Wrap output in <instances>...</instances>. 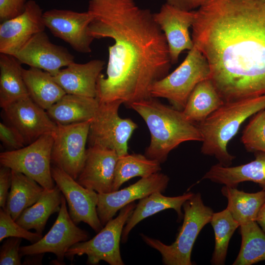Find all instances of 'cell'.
Here are the masks:
<instances>
[{
  "instance_id": "obj_19",
  "label": "cell",
  "mask_w": 265,
  "mask_h": 265,
  "mask_svg": "<svg viewBox=\"0 0 265 265\" xmlns=\"http://www.w3.org/2000/svg\"><path fill=\"white\" fill-rule=\"evenodd\" d=\"M118 158L113 150L89 146L86 149L84 163L76 181L82 186L98 193L112 192Z\"/></svg>"
},
{
  "instance_id": "obj_10",
  "label": "cell",
  "mask_w": 265,
  "mask_h": 265,
  "mask_svg": "<svg viewBox=\"0 0 265 265\" xmlns=\"http://www.w3.org/2000/svg\"><path fill=\"white\" fill-rule=\"evenodd\" d=\"M91 120L70 124H57L53 134L51 160L76 180L84 163Z\"/></svg>"
},
{
  "instance_id": "obj_37",
  "label": "cell",
  "mask_w": 265,
  "mask_h": 265,
  "mask_svg": "<svg viewBox=\"0 0 265 265\" xmlns=\"http://www.w3.org/2000/svg\"><path fill=\"white\" fill-rule=\"evenodd\" d=\"M25 0H0V20L1 22L12 19L23 12Z\"/></svg>"
},
{
  "instance_id": "obj_3",
  "label": "cell",
  "mask_w": 265,
  "mask_h": 265,
  "mask_svg": "<svg viewBox=\"0 0 265 265\" xmlns=\"http://www.w3.org/2000/svg\"><path fill=\"white\" fill-rule=\"evenodd\" d=\"M129 107L141 116L150 131L151 141L145 153L148 158L161 163L182 143L202 141L197 126L189 121L182 110L163 104L156 98L134 102Z\"/></svg>"
},
{
  "instance_id": "obj_29",
  "label": "cell",
  "mask_w": 265,
  "mask_h": 265,
  "mask_svg": "<svg viewBox=\"0 0 265 265\" xmlns=\"http://www.w3.org/2000/svg\"><path fill=\"white\" fill-rule=\"evenodd\" d=\"M228 200L227 209L239 226L256 221L259 211L265 202V190L254 193L245 192L237 187L226 186L221 190Z\"/></svg>"
},
{
  "instance_id": "obj_39",
  "label": "cell",
  "mask_w": 265,
  "mask_h": 265,
  "mask_svg": "<svg viewBox=\"0 0 265 265\" xmlns=\"http://www.w3.org/2000/svg\"><path fill=\"white\" fill-rule=\"evenodd\" d=\"M205 0H166L167 3L179 9L192 11L199 8Z\"/></svg>"
},
{
  "instance_id": "obj_20",
  "label": "cell",
  "mask_w": 265,
  "mask_h": 265,
  "mask_svg": "<svg viewBox=\"0 0 265 265\" xmlns=\"http://www.w3.org/2000/svg\"><path fill=\"white\" fill-rule=\"evenodd\" d=\"M105 62L94 59L85 63H71L53 76L66 94L96 98L97 82Z\"/></svg>"
},
{
  "instance_id": "obj_26",
  "label": "cell",
  "mask_w": 265,
  "mask_h": 265,
  "mask_svg": "<svg viewBox=\"0 0 265 265\" xmlns=\"http://www.w3.org/2000/svg\"><path fill=\"white\" fill-rule=\"evenodd\" d=\"M62 193L55 186L50 189H44L39 199L32 205L26 208L16 220L25 229H34L42 235L50 216L60 209Z\"/></svg>"
},
{
  "instance_id": "obj_36",
  "label": "cell",
  "mask_w": 265,
  "mask_h": 265,
  "mask_svg": "<svg viewBox=\"0 0 265 265\" xmlns=\"http://www.w3.org/2000/svg\"><path fill=\"white\" fill-rule=\"evenodd\" d=\"M0 140L9 150H15L24 147L26 140L19 131L10 124L0 123Z\"/></svg>"
},
{
  "instance_id": "obj_8",
  "label": "cell",
  "mask_w": 265,
  "mask_h": 265,
  "mask_svg": "<svg viewBox=\"0 0 265 265\" xmlns=\"http://www.w3.org/2000/svg\"><path fill=\"white\" fill-rule=\"evenodd\" d=\"M122 104L119 100L99 102L91 120L88 137L89 146L113 150L119 157L128 154V141L137 125L132 119L119 116Z\"/></svg>"
},
{
  "instance_id": "obj_41",
  "label": "cell",
  "mask_w": 265,
  "mask_h": 265,
  "mask_svg": "<svg viewBox=\"0 0 265 265\" xmlns=\"http://www.w3.org/2000/svg\"><path fill=\"white\" fill-rule=\"evenodd\" d=\"M256 221L265 233V202L259 211Z\"/></svg>"
},
{
  "instance_id": "obj_6",
  "label": "cell",
  "mask_w": 265,
  "mask_h": 265,
  "mask_svg": "<svg viewBox=\"0 0 265 265\" xmlns=\"http://www.w3.org/2000/svg\"><path fill=\"white\" fill-rule=\"evenodd\" d=\"M210 74L206 58L193 46L174 71L153 84L150 89L151 96L165 98L174 107L183 110L194 88L200 82L210 79Z\"/></svg>"
},
{
  "instance_id": "obj_33",
  "label": "cell",
  "mask_w": 265,
  "mask_h": 265,
  "mask_svg": "<svg viewBox=\"0 0 265 265\" xmlns=\"http://www.w3.org/2000/svg\"><path fill=\"white\" fill-rule=\"evenodd\" d=\"M241 141L248 152L265 153V108L253 115L242 132Z\"/></svg>"
},
{
  "instance_id": "obj_35",
  "label": "cell",
  "mask_w": 265,
  "mask_h": 265,
  "mask_svg": "<svg viewBox=\"0 0 265 265\" xmlns=\"http://www.w3.org/2000/svg\"><path fill=\"white\" fill-rule=\"evenodd\" d=\"M22 238L17 237L6 238L2 243L0 250V265H22L20 254V244Z\"/></svg>"
},
{
  "instance_id": "obj_28",
  "label": "cell",
  "mask_w": 265,
  "mask_h": 265,
  "mask_svg": "<svg viewBox=\"0 0 265 265\" xmlns=\"http://www.w3.org/2000/svg\"><path fill=\"white\" fill-rule=\"evenodd\" d=\"M224 101L210 79L200 82L190 94L182 111L190 122L199 123L218 109Z\"/></svg>"
},
{
  "instance_id": "obj_34",
  "label": "cell",
  "mask_w": 265,
  "mask_h": 265,
  "mask_svg": "<svg viewBox=\"0 0 265 265\" xmlns=\"http://www.w3.org/2000/svg\"><path fill=\"white\" fill-rule=\"evenodd\" d=\"M42 235L29 232L14 220L4 209H0V241L9 237L25 238L34 243L42 238Z\"/></svg>"
},
{
  "instance_id": "obj_38",
  "label": "cell",
  "mask_w": 265,
  "mask_h": 265,
  "mask_svg": "<svg viewBox=\"0 0 265 265\" xmlns=\"http://www.w3.org/2000/svg\"><path fill=\"white\" fill-rule=\"evenodd\" d=\"M11 185V169L1 165L0 168V206L5 209L8 189Z\"/></svg>"
},
{
  "instance_id": "obj_15",
  "label": "cell",
  "mask_w": 265,
  "mask_h": 265,
  "mask_svg": "<svg viewBox=\"0 0 265 265\" xmlns=\"http://www.w3.org/2000/svg\"><path fill=\"white\" fill-rule=\"evenodd\" d=\"M169 182L168 176L160 172L141 178L135 183L120 190L98 193L97 212L103 226L128 204L156 192H163Z\"/></svg>"
},
{
  "instance_id": "obj_40",
  "label": "cell",
  "mask_w": 265,
  "mask_h": 265,
  "mask_svg": "<svg viewBox=\"0 0 265 265\" xmlns=\"http://www.w3.org/2000/svg\"><path fill=\"white\" fill-rule=\"evenodd\" d=\"M44 255V253L26 255L22 265H41Z\"/></svg>"
},
{
  "instance_id": "obj_13",
  "label": "cell",
  "mask_w": 265,
  "mask_h": 265,
  "mask_svg": "<svg viewBox=\"0 0 265 265\" xmlns=\"http://www.w3.org/2000/svg\"><path fill=\"white\" fill-rule=\"evenodd\" d=\"M45 26L55 37L66 42L76 51L91 52L94 38L89 32L91 16L87 12L52 9L43 13Z\"/></svg>"
},
{
  "instance_id": "obj_27",
  "label": "cell",
  "mask_w": 265,
  "mask_h": 265,
  "mask_svg": "<svg viewBox=\"0 0 265 265\" xmlns=\"http://www.w3.org/2000/svg\"><path fill=\"white\" fill-rule=\"evenodd\" d=\"M44 189L32 178L11 170V185L4 210L16 221L39 199Z\"/></svg>"
},
{
  "instance_id": "obj_16",
  "label": "cell",
  "mask_w": 265,
  "mask_h": 265,
  "mask_svg": "<svg viewBox=\"0 0 265 265\" xmlns=\"http://www.w3.org/2000/svg\"><path fill=\"white\" fill-rule=\"evenodd\" d=\"M14 56L21 64L43 70L53 76L75 62L74 55L64 47L53 43L45 31L34 35Z\"/></svg>"
},
{
  "instance_id": "obj_31",
  "label": "cell",
  "mask_w": 265,
  "mask_h": 265,
  "mask_svg": "<svg viewBox=\"0 0 265 265\" xmlns=\"http://www.w3.org/2000/svg\"><path fill=\"white\" fill-rule=\"evenodd\" d=\"M241 244L233 265H251L265 260V233L256 221L239 226Z\"/></svg>"
},
{
  "instance_id": "obj_23",
  "label": "cell",
  "mask_w": 265,
  "mask_h": 265,
  "mask_svg": "<svg viewBox=\"0 0 265 265\" xmlns=\"http://www.w3.org/2000/svg\"><path fill=\"white\" fill-rule=\"evenodd\" d=\"M99 105L96 98L66 94L46 111L57 124H70L91 120Z\"/></svg>"
},
{
  "instance_id": "obj_18",
  "label": "cell",
  "mask_w": 265,
  "mask_h": 265,
  "mask_svg": "<svg viewBox=\"0 0 265 265\" xmlns=\"http://www.w3.org/2000/svg\"><path fill=\"white\" fill-rule=\"evenodd\" d=\"M154 18L165 37L172 64L177 63L183 51L193 47L189 28L194 22L195 11L182 10L165 3L154 13Z\"/></svg>"
},
{
  "instance_id": "obj_9",
  "label": "cell",
  "mask_w": 265,
  "mask_h": 265,
  "mask_svg": "<svg viewBox=\"0 0 265 265\" xmlns=\"http://www.w3.org/2000/svg\"><path fill=\"white\" fill-rule=\"evenodd\" d=\"M53 134H44L20 149L0 153L1 165L32 178L45 189L53 188L51 172Z\"/></svg>"
},
{
  "instance_id": "obj_24",
  "label": "cell",
  "mask_w": 265,
  "mask_h": 265,
  "mask_svg": "<svg viewBox=\"0 0 265 265\" xmlns=\"http://www.w3.org/2000/svg\"><path fill=\"white\" fill-rule=\"evenodd\" d=\"M22 73L29 97L46 110L66 94L46 71L30 67L23 68Z\"/></svg>"
},
{
  "instance_id": "obj_11",
  "label": "cell",
  "mask_w": 265,
  "mask_h": 265,
  "mask_svg": "<svg viewBox=\"0 0 265 265\" xmlns=\"http://www.w3.org/2000/svg\"><path fill=\"white\" fill-rule=\"evenodd\" d=\"M89 233L77 226L69 213L66 200L62 196L58 216L50 231L34 243L20 248V255L52 253L56 257V261L63 263L67 251L75 244L87 240Z\"/></svg>"
},
{
  "instance_id": "obj_2",
  "label": "cell",
  "mask_w": 265,
  "mask_h": 265,
  "mask_svg": "<svg viewBox=\"0 0 265 265\" xmlns=\"http://www.w3.org/2000/svg\"><path fill=\"white\" fill-rule=\"evenodd\" d=\"M191 27L224 102L265 94V0H205Z\"/></svg>"
},
{
  "instance_id": "obj_14",
  "label": "cell",
  "mask_w": 265,
  "mask_h": 265,
  "mask_svg": "<svg viewBox=\"0 0 265 265\" xmlns=\"http://www.w3.org/2000/svg\"><path fill=\"white\" fill-rule=\"evenodd\" d=\"M43 10L33 0L26 2L22 13L0 25V53L12 56L36 34L45 31Z\"/></svg>"
},
{
  "instance_id": "obj_30",
  "label": "cell",
  "mask_w": 265,
  "mask_h": 265,
  "mask_svg": "<svg viewBox=\"0 0 265 265\" xmlns=\"http://www.w3.org/2000/svg\"><path fill=\"white\" fill-rule=\"evenodd\" d=\"M160 163L139 154H127L119 157L115 170L112 191L130 179L135 177L144 178L159 172Z\"/></svg>"
},
{
  "instance_id": "obj_4",
  "label": "cell",
  "mask_w": 265,
  "mask_h": 265,
  "mask_svg": "<svg viewBox=\"0 0 265 265\" xmlns=\"http://www.w3.org/2000/svg\"><path fill=\"white\" fill-rule=\"evenodd\" d=\"M265 108V94L224 102L197 125L202 137L201 153L230 166L235 157L227 150L229 142L247 118Z\"/></svg>"
},
{
  "instance_id": "obj_22",
  "label": "cell",
  "mask_w": 265,
  "mask_h": 265,
  "mask_svg": "<svg viewBox=\"0 0 265 265\" xmlns=\"http://www.w3.org/2000/svg\"><path fill=\"white\" fill-rule=\"evenodd\" d=\"M160 191L155 192L139 200L132 213L123 228L121 242H127L131 230L144 219L166 209H173L177 213L179 219L184 216L182 208L184 203L191 198L194 193L189 192L178 196L169 197L162 194Z\"/></svg>"
},
{
  "instance_id": "obj_32",
  "label": "cell",
  "mask_w": 265,
  "mask_h": 265,
  "mask_svg": "<svg viewBox=\"0 0 265 265\" xmlns=\"http://www.w3.org/2000/svg\"><path fill=\"white\" fill-rule=\"evenodd\" d=\"M214 234V249L211 263L214 265L225 264L229 241L239 223L228 210L213 212L210 222Z\"/></svg>"
},
{
  "instance_id": "obj_5",
  "label": "cell",
  "mask_w": 265,
  "mask_h": 265,
  "mask_svg": "<svg viewBox=\"0 0 265 265\" xmlns=\"http://www.w3.org/2000/svg\"><path fill=\"white\" fill-rule=\"evenodd\" d=\"M183 223L174 242L170 245L140 234L143 241L158 251L165 265H192L191 255L195 241L204 227L210 223L213 210L206 206L199 192L183 205Z\"/></svg>"
},
{
  "instance_id": "obj_25",
  "label": "cell",
  "mask_w": 265,
  "mask_h": 265,
  "mask_svg": "<svg viewBox=\"0 0 265 265\" xmlns=\"http://www.w3.org/2000/svg\"><path fill=\"white\" fill-rule=\"evenodd\" d=\"M14 56L0 54V106L29 96L23 76V67Z\"/></svg>"
},
{
  "instance_id": "obj_7",
  "label": "cell",
  "mask_w": 265,
  "mask_h": 265,
  "mask_svg": "<svg viewBox=\"0 0 265 265\" xmlns=\"http://www.w3.org/2000/svg\"><path fill=\"white\" fill-rule=\"evenodd\" d=\"M136 205L133 202L122 208L117 217L108 221L92 238L70 247L65 257L72 261L76 256L86 255L89 265H96L103 261L110 265H124L120 250L122 234Z\"/></svg>"
},
{
  "instance_id": "obj_1",
  "label": "cell",
  "mask_w": 265,
  "mask_h": 265,
  "mask_svg": "<svg viewBox=\"0 0 265 265\" xmlns=\"http://www.w3.org/2000/svg\"><path fill=\"white\" fill-rule=\"evenodd\" d=\"M90 35L111 38L106 76L97 82L99 102L119 100L128 106L152 97L151 86L169 73L172 63L165 37L154 13L134 0H89Z\"/></svg>"
},
{
  "instance_id": "obj_12",
  "label": "cell",
  "mask_w": 265,
  "mask_h": 265,
  "mask_svg": "<svg viewBox=\"0 0 265 265\" xmlns=\"http://www.w3.org/2000/svg\"><path fill=\"white\" fill-rule=\"evenodd\" d=\"M51 172L56 186L66 200L68 212L73 222L77 225L84 222L96 232H99L104 226L97 212L98 193L82 186L55 165L51 166Z\"/></svg>"
},
{
  "instance_id": "obj_21",
  "label": "cell",
  "mask_w": 265,
  "mask_h": 265,
  "mask_svg": "<svg viewBox=\"0 0 265 265\" xmlns=\"http://www.w3.org/2000/svg\"><path fill=\"white\" fill-rule=\"evenodd\" d=\"M202 179L233 187L241 182H253L265 190V153L256 152L254 160L238 166H226L219 163L213 165Z\"/></svg>"
},
{
  "instance_id": "obj_17",
  "label": "cell",
  "mask_w": 265,
  "mask_h": 265,
  "mask_svg": "<svg viewBox=\"0 0 265 265\" xmlns=\"http://www.w3.org/2000/svg\"><path fill=\"white\" fill-rule=\"evenodd\" d=\"M2 109L9 124L19 131L26 143H30L44 134H53L57 129V124L47 111L29 96L18 100Z\"/></svg>"
}]
</instances>
